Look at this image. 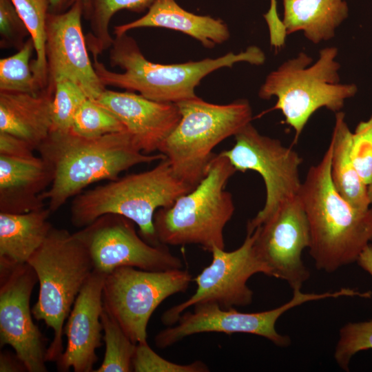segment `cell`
<instances>
[{"instance_id":"28","label":"cell","mask_w":372,"mask_h":372,"mask_svg":"<svg viewBox=\"0 0 372 372\" xmlns=\"http://www.w3.org/2000/svg\"><path fill=\"white\" fill-rule=\"evenodd\" d=\"M35 51L30 37L12 56L0 60V91L38 94L42 90L36 81L30 61Z\"/></svg>"},{"instance_id":"11","label":"cell","mask_w":372,"mask_h":372,"mask_svg":"<svg viewBox=\"0 0 372 372\" xmlns=\"http://www.w3.org/2000/svg\"><path fill=\"white\" fill-rule=\"evenodd\" d=\"M338 293H305L293 290L292 298L281 306L260 312H241L234 307L224 309L213 303L198 304L192 311H184L174 325L161 331L154 338L155 345L161 349L169 347L183 339L200 333H236L263 337L279 347L291 344L288 335L278 333L276 324L285 312L305 302L327 298H336Z\"/></svg>"},{"instance_id":"7","label":"cell","mask_w":372,"mask_h":372,"mask_svg":"<svg viewBox=\"0 0 372 372\" xmlns=\"http://www.w3.org/2000/svg\"><path fill=\"white\" fill-rule=\"evenodd\" d=\"M237 171L220 153L210 161L204 178L169 207L158 209L154 216L157 240L164 245H198L211 252L225 249L224 229L235 206L225 187Z\"/></svg>"},{"instance_id":"6","label":"cell","mask_w":372,"mask_h":372,"mask_svg":"<svg viewBox=\"0 0 372 372\" xmlns=\"http://www.w3.org/2000/svg\"><path fill=\"white\" fill-rule=\"evenodd\" d=\"M39 284L33 317L54 333L46 349V362H57L63 352L65 320L83 286L94 269L88 249L67 229L52 227L40 247L27 262Z\"/></svg>"},{"instance_id":"5","label":"cell","mask_w":372,"mask_h":372,"mask_svg":"<svg viewBox=\"0 0 372 372\" xmlns=\"http://www.w3.org/2000/svg\"><path fill=\"white\" fill-rule=\"evenodd\" d=\"M338 48H322L318 59L304 52L283 62L271 72L258 91L262 99L277 98L271 110H280L286 124L295 132L296 142L310 117L325 107L340 112L347 99L355 95V84L341 83Z\"/></svg>"},{"instance_id":"27","label":"cell","mask_w":372,"mask_h":372,"mask_svg":"<svg viewBox=\"0 0 372 372\" xmlns=\"http://www.w3.org/2000/svg\"><path fill=\"white\" fill-rule=\"evenodd\" d=\"M101 320L104 331L105 355L96 372L133 371L132 360L136 344L125 333L117 322L104 309Z\"/></svg>"},{"instance_id":"2","label":"cell","mask_w":372,"mask_h":372,"mask_svg":"<svg viewBox=\"0 0 372 372\" xmlns=\"http://www.w3.org/2000/svg\"><path fill=\"white\" fill-rule=\"evenodd\" d=\"M331 143L309 169L298 196L311 236L309 254L318 270L333 273L356 262L372 242V207L358 209L344 198L331 178Z\"/></svg>"},{"instance_id":"39","label":"cell","mask_w":372,"mask_h":372,"mask_svg":"<svg viewBox=\"0 0 372 372\" xmlns=\"http://www.w3.org/2000/svg\"><path fill=\"white\" fill-rule=\"evenodd\" d=\"M368 195L371 203V207H372V181L371 183L368 185Z\"/></svg>"},{"instance_id":"19","label":"cell","mask_w":372,"mask_h":372,"mask_svg":"<svg viewBox=\"0 0 372 372\" xmlns=\"http://www.w3.org/2000/svg\"><path fill=\"white\" fill-rule=\"evenodd\" d=\"M52 180V169L41 156L0 155V212L23 214L45 207L41 194Z\"/></svg>"},{"instance_id":"8","label":"cell","mask_w":372,"mask_h":372,"mask_svg":"<svg viewBox=\"0 0 372 372\" xmlns=\"http://www.w3.org/2000/svg\"><path fill=\"white\" fill-rule=\"evenodd\" d=\"M176 104L180 120L158 152L177 177L195 187L205 176L216 146L251 123L252 108L246 99L220 105L198 96Z\"/></svg>"},{"instance_id":"30","label":"cell","mask_w":372,"mask_h":372,"mask_svg":"<svg viewBox=\"0 0 372 372\" xmlns=\"http://www.w3.org/2000/svg\"><path fill=\"white\" fill-rule=\"evenodd\" d=\"M87 99L84 91L73 81L65 79L56 81L52 103V130H71L78 110Z\"/></svg>"},{"instance_id":"33","label":"cell","mask_w":372,"mask_h":372,"mask_svg":"<svg viewBox=\"0 0 372 372\" xmlns=\"http://www.w3.org/2000/svg\"><path fill=\"white\" fill-rule=\"evenodd\" d=\"M351 157L364 183L372 181V115L360 122L351 136Z\"/></svg>"},{"instance_id":"40","label":"cell","mask_w":372,"mask_h":372,"mask_svg":"<svg viewBox=\"0 0 372 372\" xmlns=\"http://www.w3.org/2000/svg\"><path fill=\"white\" fill-rule=\"evenodd\" d=\"M82 3H83V9L85 8V7L87 5V1L88 0H81Z\"/></svg>"},{"instance_id":"16","label":"cell","mask_w":372,"mask_h":372,"mask_svg":"<svg viewBox=\"0 0 372 372\" xmlns=\"http://www.w3.org/2000/svg\"><path fill=\"white\" fill-rule=\"evenodd\" d=\"M82 17L81 0L64 12L48 13L45 48L48 85H54L59 79H68L78 85L88 99L96 100L106 88L88 54Z\"/></svg>"},{"instance_id":"32","label":"cell","mask_w":372,"mask_h":372,"mask_svg":"<svg viewBox=\"0 0 372 372\" xmlns=\"http://www.w3.org/2000/svg\"><path fill=\"white\" fill-rule=\"evenodd\" d=\"M132 369L136 372H207V365L197 360L187 364L170 362L158 355L147 342L136 344L132 360Z\"/></svg>"},{"instance_id":"31","label":"cell","mask_w":372,"mask_h":372,"mask_svg":"<svg viewBox=\"0 0 372 372\" xmlns=\"http://www.w3.org/2000/svg\"><path fill=\"white\" fill-rule=\"evenodd\" d=\"M369 349H372V320L349 322L340 329L333 356L338 366L349 371L352 358Z\"/></svg>"},{"instance_id":"22","label":"cell","mask_w":372,"mask_h":372,"mask_svg":"<svg viewBox=\"0 0 372 372\" xmlns=\"http://www.w3.org/2000/svg\"><path fill=\"white\" fill-rule=\"evenodd\" d=\"M47 207L23 214L0 212V273L26 263L53 227Z\"/></svg>"},{"instance_id":"36","label":"cell","mask_w":372,"mask_h":372,"mask_svg":"<svg viewBox=\"0 0 372 372\" xmlns=\"http://www.w3.org/2000/svg\"><path fill=\"white\" fill-rule=\"evenodd\" d=\"M0 371L21 372L27 371V369L15 353L12 354L10 352L3 351L0 354Z\"/></svg>"},{"instance_id":"12","label":"cell","mask_w":372,"mask_h":372,"mask_svg":"<svg viewBox=\"0 0 372 372\" xmlns=\"http://www.w3.org/2000/svg\"><path fill=\"white\" fill-rule=\"evenodd\" d=\"M255 237L254 231L247 232L243 243L231 251L214 248L211 263L194 279L197 286L194 293L166 310L162 323L175 324L187 309L198 304L213 303L224 309L250 304L254 292L247 285L249 279L256 273L270 276L269 269L256 253Z\"/></svg>"},{"instance_id":"37","label":"cell","mask_w":372,"mask_h":372,"mask_svg":"<svg viewBox=\"0 0 372 372\" xmlns=\"http://www.w3.org/2000/svg\"><path fill=\"white\" fill-rule=\"evenodd\" d=\"M358 265L372 277V244H369L357 259Z\"/></svg>"},{"instance_id":"3","label":"cell","mask_w":372,"mask_h":372,"mask_svg":"<svg viewBox=\"0 0 372 372\" xmlns=\"http://www.w3.org/2000/svg\"><path fill=\"white\" fill-rule=\"evenodd\" d=\"M96 72L105 86L137 92L144 97L164 103H178L194 98L196 87L211 72L222 68H231L239 62L262 65L265 54L258 47H248L239 53L228 52L216 59L175 64L155 63L147 60L136 40L125 33L115 36L110 48L112 67H119L123 72L108 70L92 56Z\"/></svg>"},{"instance_id":"26","label":"cell","mask_w":372,"mask_h":372,"mask_svg":"<svg viewBox=\"0 0 372 372\" xmlns=\"http://www.w3.org/2000/svg\"><path fill=\"white\" fill-rule=\"evenodd\" d=\"M26 25L32 39L36 59L31 68L41 90L48 86V77L45 58V32L48 14L50 12L49 0H11Z\"/></svg>"},{"instance_id":"1","label":"cell","mask_w":372,"mask_h":372,"mask_svg":"<svg viewBox=\"0 0 372 372\" xmlns=\"http://www.w3.org/2000/svg\"><path fill=\"white\" fill-rule=\"evenodd\" d=\"M37 150L53 174L51 185L41 194L52 213L90 185L116 180L135 165L165 158L161 153L143 152L127 130L85 138L72 130H52Z\"/></svg>"},{"instance_id":"23","label":"cell","mask_w":372,"mask_h":372,"mask_svg":"<svg viewBox=\"0 0 372 372\" xmlns=\"http://www.w3.org/2000/svg\"><path fill=\"white\" fill-rule=\"evenodd\" d=\"M282 5L287 34L301 31L316 44L334 37L349 15L344 0H282Z\"/></svg>"},{"instance_id":"18","label":"cell","mask_w":372,"mask_h":372,"mask_svg":"<svg viewBox=\"0 0 372 372\" xmlns=\"http://www.w3.org/2000/svg\"><path fill=\"white\" fill-rule=\"evenodd\" d=\"M94 101L121 121L145 154L158 151L181 118L176 103L152 101L130 91L105 89Z\"/></svg>"},{"instance_id":"9","label":"cell","mask_w":372,"mask_h":372,"mask_svg":"<svg viewBox=\"0 0 372 372\" xmlns=\"http://www.w3.org/2000/svg\"><path fill=\"white\" fill-rule=\"evenodd\" d=\"M192 280L183 269L146 271L121 267L106 275L104 309L135 344L147 342L148 322L169 296L185 292Z\"/></svg>"},{"instance_id":"17","label":"cell","mask_w":372,"mask_h":372,"mask_svg":"<svg viewBox=\"0 0 372 372\" xmlns=\"http://www.w3.org/2000/svg\"><path fill=\"white\" fill-rule=\"evenodd\" d=\"M106 275L94 269L74 302L63 327L66 347L56 362L60 371L71 368L75 372L94 371L98 360L96 350L101 346V316Z\"/></svg>"},{"instance_id":"38","label":"cell","mask_w":372,"mask_h":372,"mask_svg":"<svg viewBox=\"0 0 372 372\" xmlns=\"http://www.w3.org/2000/svg\"><path fill=\"white\" fill-rule=\"evenodd\" d=\"M50 3V12L62 13L70 8L77 0H49Z\"/></svg>"},{"instance_id":"15","label":"cell","mask_w":372,"mask_h":372,"mask_svg":"<svg viewBox=\"0 0 372 372\" xmlns=\"http://www.w3.org/2000/svg\"><path fill=\"white\" fill-rule=\"evenodd\" d=\"M37 282L28 262L0 273L1 347L10 345L28 372L47 371L44 338L33 322L30 306Z\"/></svg>"},{"instance_id":"35","label":"cell","mask_w":372,"mask_h":372,"mask_svg":"<svg viewBox=\"0 0 372 372\" xmlns=\"http://www.w3.org/2000/svg\"><path fill=\"white\" fill-rule=\"evenodd\" d=\"M34 147L15 136L0 132V155L13 158H32Z\"/></svg>"},{"instance_id":"24","label":"cell","mask_w":372,"mask_h":372,"mask_svg":"<svg viewBox=\"0 0 372 372\" xmlns=\"http://www.w3.org/2000/svg\"><path fill=\"white\" fill-rule=\"evenodd\" d=\"M351 136L344 113L336 112L330 141L332 145L331 178L344 198L358 209H366L371 207L368 186L359 175L351 157Z\"/></svg>"},{"instance_id":"21","label":"cell","mask_w":372,"mask_h":372,"mask_svg":"<svg viewBox=\"0 0 372 372\" xmlns=\"http://www.w3.org/2000/svg\"><path fill=\"white\" fill-rule=\"evenodd\" d=\"M147 27L164 28L186 34L207 48L227 41L230 37L227 24L210 16L198 15L180 7L175 0H155L141 18L114 27L115 36Z\"/></svg>"},{"instance_id":"4","label":"cell","mask_w":372,"mask_h":372,"mask_svg":"<svg viewBox=\"0 0 372 372\" xmlns=\"http://www.w3.org/2000/svg\"><path fill=\"white\" fill-rule=\"evenodd\" d=\"M194 188L176 176L165 157L149 170L118 178L76 196L71 205V222L83 228L103 215L118 214L132 220L147 242L162 245L154 229L156 211L171 207Z\"/></svg>"},{"instance_id":"34","label":"cell","mask_w":372,"mask_h":372,"mask_svg":"<svg viewBox=\"0 0 372 372\" xmlns=\"http://www.w3.org/2000/svg\"><path fill=\"white\" fill-rule=\"evenodd\" d=\"M30 35L11 0H0V46L21 49Z\"/></svg>"},{"instance_id":"13","label":"cell","mask_w":372,"mask_h":372,"mask_svg":"<svg viewBox=\"0 0 372 372\" xmlns=\"http://www.w3.org/2000/svg\"><path fill=\"white\" fill-rule=\"evenodd\" d=\"M135 225L125 216L107 214L74 234L88 249L94 269L105 274L121 267L146 271L183 269L181 259L167 245L147 242Z\"/></svg>"},{"instance_id":"14","label":"cell","mask_w":372,"mask_h":372,"mask_svg":"<svg viewBox=\"0 0 372 372\" xmlns=\"http://www.w3.org/2000/svg\"><path fill=\"white\" fill-rule=\"evenodd\" d=\"M254 247L270 276L301 289L310 277L302 256L311 242L309 226L299 196L280 205L254 231Z\"/></svg>"},{"instance_id":"29","label":"cell","mask_w":372,"mask_h":372,"mask_svg":"<svg viewBox=\"0 0 372 372\" xmlns=\"http://www.w3.org/2000/svg\"><path fill=\"white\" fill-rule=\"evenodd\" d=\"M71 130L85 138H97L126 131L116 116L90 99H87L78 110Z\"/></svg>"},{"instance_id":"20","label":"cell","mask_w":372,"mask_h":372,"mask_svg":"<svg viewBox=\"0 0 372 372\" xmlns=\"http://www.w3.org/2000/svg\"><path fill=\"white\" fill-rule=\"evenodd\" d=\"M54 85L38 94L0 91V132L25 140L37 150L52 129Z\"/></svg>"},{"instance_id":"10","label":"cell","mask_w":372,"mask_h":372,"mask_svg":"<svg viewBox=\"0 0 372 372\" xmlns=\"http://www.w3.org/2000/svg\"><path fill=\"white\" fill-rule=\"evenodd\" d=\"M234 137V146L220 154L236 171L258 172L266 189L262 209L247 225V232H253L280 205L298 196L302 183L299 174L302 159L278 139L261 134L251 123Z\"/></svg>"},{"instance_id":"25","label":"cell","mask_w":372,"mask_h":372,"mask_svg":"<svg viewBox=\"0 0 372 372\" xmlns=\"http://www.w3.org/2000/svg\"><path fill=\"white\" fill-rule=\"evenodd\" d=\"M155 0H88L83 9V18L89 23L85 35L88 50L92 56H99L112 46L114 38L109 30L112 17L119 10L142 12Z\"/></svg>"}]
</instances>
